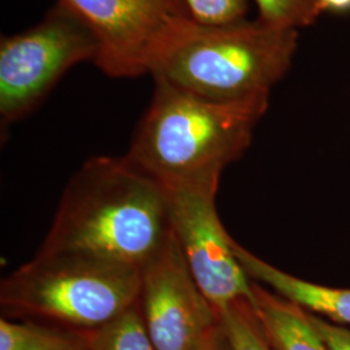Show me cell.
I'll use <instances>...</instances> for the list:
<instances>
[{"mask_svg": "<svg viewBox=\"0 0 350 350\" xmlns=\"http://www.w3.org/2000/svg\"><path fill=\"white\" fill-rule=\"evenodd\" d=\"M153 82L126 157L166 191L217 193L224 170L248 150L270 94L215 101Z\"/></svg>", "mask_w": 350, "mask_h": 350, "instance_id": "6da1fadb", "label": "cell"}, {"mask_svg": "<svg viewBox=\"0 0 350 350\" xmlns=\"http://www.w3.org/2000/svg\"><path fill=\"white\" fill-rule=\"evenodd\" d=\"M173 234L166 189L126 156H94L64 189L38 252H75L139 270Z\"/></svg>", "mask_w": 350, "mask_h": 350, "instance_id": "7a4b0ae2", "label": "cell"}, {"mask_svg": "<svg viewBox=\"0 0 350 350\" xmlns=\"http://www.w3.org/2000/svg\"><path fill=\"white\" fill-rule=\"evenodd\" d=\"M299 31L258 18L202 25L174 16L150 53L148 75L215 101L270 94L292 65Z\"/></svg>", "mask_w": 350, "mask_h": 350, "instance_id": "3957f363", "label": "cell"}, {"mask_svg": "<svg viewBox=\"0 0 350 350\" xmlns=\"http://www.w3.org/2000/svg\"><path fill=\"white\" fill-rule=\"evenodd\" d=\"M140 270L96 256L40 253L1 280L4 317L94 331L139 302Z\"/></svg>", "mask_w": 350, "mask_h": 350, "instance_id": "277c9868", "label": "cell"}, {"mask_svg": "<svg viewBox=\"0 0 350 350\" xmlns=\"http://www.w3.org/2000/svg\"><path fill=\"white\" fill-rule=\"evenodd\" d=\"M100 51L92 29L56 1L44 17L0 42V118L8 127L25 118L77 64H95Z\"/></svg>", "mask_w": 350, "mask_h": 350, "instance_id": "5b68a950", "label": "cell"}, {"mask_svg": "<svg viewBox=\"0 0 350 350\" xmlns=\"http://www.w3.org/2000/svg\"><path fill=\"white\" fill-rule=\"evenodd\" d=\"M139 306L156 350H201L219 325L174 234L140 269Z\"/></svg>", "mask_w": 350, "mask_h": 350, "instance_id": "8992f818", "label": "cell"}, {"mask_svg": "<svg viewBox=\"0 0 350 350\" xmlns=\"http://www.w3.org/2000/svg\"><path fill=\"white\" fill-rule=\"evenodd\" d=\"M169 218L188 267L217 312L230 304L253 299V280L234 250V239L222 225L215 195L166 191Z\"/></svg>", "mask_w": 350, "mask_h": 350, "instance_id": "52a82bcc", "label": "cell"}, {"mask_svg": "<svg viewBox=\"0 0 350 350\" xmlns=\"http://www.w3.org/2000/svg\"><path fill=\"white\" fill-rule=\"evenodd\" d=\"M79 16L98 37L95 65L112 78L148 73L154 43L174 16L189 17L183 0H56Z\"/></svg>", "mask_w": 350, "mask_h": 350, "instance_id": "ba28073f", "label": "cell"}, {"mask_svg": "<svg viewBox=\"0 0 350 350\" xmlns=\"http://www.w3.org/2000/svg\"><path fill=\"white\" fill-rule=\"evenodd\" d=\"M239 262L252 280L269 286L282 299L338 325H350V288L325 287L287 274L234 241Z\"/></svg>", "mask_w": 350, "mask_h": 350, "instance_id": "9c48e42d", "label": "cell"}, {"mask_svg": "<svg viewBox=\"0 0 350 350\" xmlns=\"http://www.w3.org/2000/svg\"><path fill=\"white\" fill-rule=\"evenodd\" d=\"M253 310L274 350H328L310 314L253 280Z\"/></svg>", "mask_w": 350, "mask_h": 350, "instance_id": "30bf717a", "label": "cell"}, {"mask_svg": "<svg viewBox=\"0 0 350 350\" xmlns=\"http://www.w3.org/2000/svg\"><path fill=\"white\" fill-rule=\"evenodd\" d=\"M92 331L24 319H0V350H91Z\"/></svg>", "mask_w": 350, "mask_h": 350, "instance_id": "8fae6325", "label": "cell"}, {"mask_svg": "<svg viewBox=\"0 0 350 350\" xmlns=\"http://www.w3.org/2000/svg\"><path fill=\"white\" fill-rule=\"evenodd\" d=\"M91 350H156L139 302L91 335Z\"/></svg>", "mask_w": 350, "mask_h": 350, "instance_id": "7c38bea8", "label": "cell"}, {"mask_svg": "<svg viewBox=\"0 0 350 350\" xmlns=\"http://www.w3.org/2000/svg\"><path fill=\"white\" fill-rule=\"evenodd\" d=\"M218 315L232 350H274L263 334L252 301H235Z\"/></svg>", "mask_w": 350, "mask_h": 350, "instance_id": "4fadbf2b", "label": "cell"}, {"mask_svg": "<svg viewBox=\"0 0 350 350\" xmlns=\"http://www.w3.org/2000/svg\"><path fill=\"white\" fill-rule=\"evenodd\" d=\"M258 7V20L280 29L313 25L325 11L322 0H254Z\"/></svg>", "mask_w": 350, "mask_h": 350, "instance_id": "5bb4252c", "label": "cell"}, {"mask_svg": "<svg viewBox=\"0 0 350 350\" xmlns=\"http://www.w3.org/2000/svg\"><path fill=\"white\" fill-rule=\"evenodd\" d=\"M189 17L202 25H226L245 20L248 0H183Z\"/></svg>", "mask_w": 350, "mask_h": 350, "instance_id": "9a60e30c", "label": "cell"}, {"mask_svg": "<svg viewBox=\"0 0 350 350\" xmlns=\"http://www.w3.org/2000/svg\"><path fill=\"white\" fill-rule=\"evenodd\" d=\"M309 314L312 323L321 338H323L328 350H350L349 329L341 325L329 323L315 314Z\"/></svg>", "mask_w": 350, "mask_h": 350, "instance_id": "2e32d148", "label": "cell"}, {"mask_svg": "<svg viewBox=\"0 0 350 350\" xmlns=\"http://www.w3.org/2000/svg\"><path fill=\"white\" fill-rule=\"evenodd\" d=\"M201 350H232L231 344L221 325V322L219 325L213 331L212 335L205 341Z\"/></svg>", "mask_w": 350, "mask_h": 350, "instance_id": "e0dca14e", "label": "cell"}, {"mask_svg": "<svg viewBox=\"0 0 350 350\" xmlns=\"http://www.w3.org/2000/svg\"><path fill=\"white\" fill-rule=\"evenodd\" d=\"M325 11H348L350 10V0H322Z\"/></svg>", "mask_w": 350, "mask_h": 350, "instance_id": "ac0fdd59", "label": "cell"}]
</instances>
